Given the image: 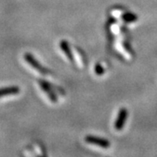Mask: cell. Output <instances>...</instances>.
Segmentation results:
<instances>
[{
	"instance_id": "8",
	"label": "cell",
	"mask_w": 157,
	"mask_h": 157,
	"mask_svg": "<svg viewBox=\"0 0 157 157\" xmlns=\"http://www.w3.org/2000/svg\"><path fill=\"white\" fill-rule=\"evenodd\" d=\"M95 72H96V73H97V74H99V75H101L102 73H104V69L101 67L100 65H96Z\"/></svg>"
},
{
	"instance_id": "5",
	"label": "cell",
	"mask_w": 157,
	"mask_h": 157,
	"mask_svg": "<svg viewBox=\"0 0 157 157\" xmlns=\"http://www.w3.org/2000/svg\"><path fill=\"white\" fill-rule=\"evenodd\" d=\"M19 92H20V90L17 86H11V87H7V88H3V89H0V98L9 95H14V94H18Z\"/></svg>"
},
{
	"instance_id": "6",
	"label": "cell",
	"mask_w": 157,
	"mask_h": 157,
	"mask_svg": "<svg viewBox=\"0 0 157 157\" xmlns=\"http://www.w3.org/2000/svg\"><path fill=\"white\" fill-rule=\"evenodd\" d=\"M60 48H61V50L64 52L65 55L67 56V58L70 61H74V59H73V54H72V52L70 50L69 45H68V43L66 40H62L61 42H60Z\"/></svg>"
},
{
	"instance_id": "4",
	"label": "cell",
	"mask_w": 157,
	"mask_h": 157,
	"mask_svg": "<svg viewBox=\"0 0 157 157\" xmlns=\"http://www.w3.org/2000/svg\"><path fill=\"white\" fill-rule=\"evenodd\" d=\"M39 86H40V89L45 93V95L48 97V99L52 102H53V103L57 102V97L54 94V93L50 88V85L48 84V83H46V82H45V81L40 80V79L39 80Z\"/></svg>"
},
{
	"instance_id": "7",
	"label": "cell",
	"mask_w": 157,
	"mask_h": 157,
	"mask_svg": "<svg viewBox=\"0 0 157 157\" xmlns=\"http://www.w3.org/2000/svg\"><path fill=\"white\" fill-rule=\"evenodd\" d=\"M122 19L127 22H133V21L137 20V17L135 14H132V13H126L122 16Z\"/></svg>"
},
{
	"instance_id": "1",
	"label": "cell",
	"mask_w": 157,
	"mask_h": 157,
	"mask_svg": "<svg viewBox=\"0 0 157 157\" xmlns=\"http://www.w3.org/2000/svg\"><path fill=\"white\" fill-rule=\"evenodd\" d=\"M24 59H25V62L31 66V67L33 68L34 70L37 71L39 73L43 74V75H45V74L47 73V70L39 64V62L34 59L33 56L32 54H30V53H25V54L24 55Z\"/></svg>"
},
{
	"instance_id": "2",
	"label": "cell",
	"mask_w": 157,
	"mask_h": 157,
	"mask_svg": "<svg viewBox=\"0 0 157 157\" xmlns=\"http://www.w3.org/2000/svg\"><path fill=\"white\" fill-rule=\"evenodd\" d=\"M85 140L89 144L101 147H103V148H107V147H110V142L107 140H105V139H101V138H97V137H94V136H91V135H87Z\"/></svg>"
},
{
	"instance_id": "3",
	"label": "cell",
	"mask_w": 157,
	"mask_h": 157,
	"mask_svg": "<svg viewBox=\"0 0 157 157\" xmlns=\"http://www.w3.org/2000/svg\"><path fill=\"white\" fill-rule=\"evenodd\" d=\"M128 110L126 108H121V111L119 112V114H118L117 119L115 121V124H114V128L116 130L120 131L121 130L122 128L125 125V122L127 121V118H128Z\"/></svg>"
}]
</instances>
